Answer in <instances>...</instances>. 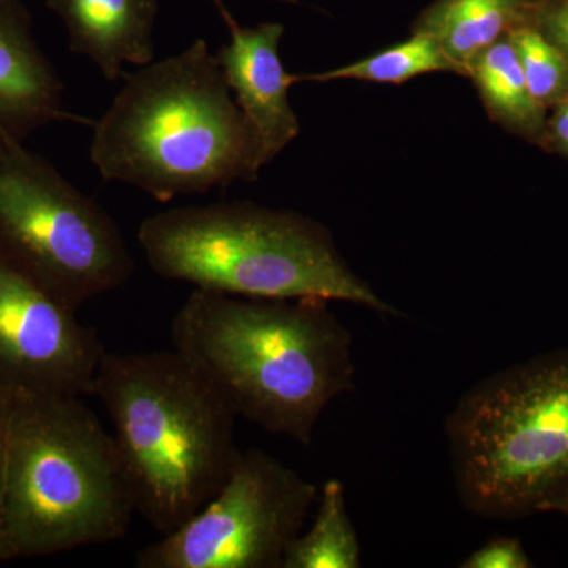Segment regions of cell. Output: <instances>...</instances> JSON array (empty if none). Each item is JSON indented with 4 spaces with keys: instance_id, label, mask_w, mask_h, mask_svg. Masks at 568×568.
<instances>
[{
    "instance_id": "1",
    "label": "cell",
    "mask_w": 568,
    "mask_h": 568,
    "mask_svg": "<svg viewBox=\"0 0 568 568\" xmlns=\"http://www.w3.org/2000/svg\"><path fill=\"white\" fill-rule=\"evenodd\" d=\"M171 339L237 417L302 446L327 406L354 390L353 335L324 298L194 290Z\"/></svg>"
},
{
    "instance_id": "2",
    "label": "cell",
    "mask_w": 568,
    "mask_h": 568,
    "mask_svg": "<svg viewBox=\"0 0 568 568\" xmlns=\"http://www.w3.org/2000/svg\"><path fill=\"white\" fill-rule=\"evenodd\" d=\"M89 153L104 181L160 203L257 175L248 123L203 39L130 73L93 126Z\"/></svg>"
},
{
    "instance_id": "3",
    "label": "cell",
    "mask_w": 568,
    "mask_h": 568,
    "mask_svg": "<svg viewBox=\"0 0 568 568\" xmlns=\"http://www.w3.org/2000/svg\"><path fill=\"white\" fill-rule=\"evenodd\" d=\"M92 395L114 425L138 514L162 536L174 532L230 476L237 414L175 349L106 351Z\"/></svg>"
},
{
    "instance_id": "4",
    "label": "cell",
    "mask_w": 568,
    "mask_h": 568,
    "mask_svg": "<svg viewBox=\"0 0 568 568\" xmlns=\"http://www.w3.org/2000/svg\"><path fill=\"white\" fill-rule=\"evenodd\" d=\"M134 514L114 436L81 398L11 402L0 562L110 544Z\"/></svg>"
},
{
    "instance_id": "5",
    "label": "cell",
    "mask_w": 568,
    "mask_h": 568,
    "mask_svg": "<svg viewBox=\"0 0 568 568\" xmlns=\"http://www.w3.org/2000/svg\"><path fill=\"white\" fill-rule=\"evenodd\" d=\"M138 242L162 278L246 298H324L399 315L351 271L331 233L304 215L253 203L170 209L140 224Z\"/></svg>"
},
{
    "instance_id": "6",
    "label": "cell",
    "mask_w": 568,
    "mask_h": 568,
    "mask_svg": "<svg viewBox=\"0 0 568 568\" xmlns=\"http://www.w3.org/2000/svg\"><path fill=\"white\" fill-rule=\"evenodd\" d=\"M459 499L473 514L519 518L568 489V349L488 376L446 420Z\"/></svg>"
},
{
    "instance_id": "7",
    "label": "cell",
    "mask_w": 568,
    "mask_h": 568,
    "mask_svg": "<svg viewBox=\"0 0 568 568\" xmlns=\"http://www.w3.org/2000/svg\"><path fill=\"white\" fill-rule=\"evenodd\" d=\"M0 246L77 312L134 271L110 213L24 144L0 151Z\"/></svg>"
},
{
    "instance_id": "8",
    "label": "cell",
    "mask_w": 568,
    "mask_h": 568,
    "mask_svg": "<svg viewBox=\"0 0 568 568\" xmlns=\"http://www.w3.org/2000/svg\"><path fill=\"white\" fill-rule=\"evenodd\" d=\"M320 489L260 448L241 450L223 487L174 532L136 555L140 568H282Z\"/></svg>"
},
{
    "instance_id": "9",
    "label": "cell",
    "mask_w": 568,
    "mask_h": 568,
    "mask_svg": "<svg viewBox=\"0 0 568 568\" xmlns=\"http://www.w3.org/2000/svg\"><path fill=\"white\" fill-rule=\"evenodd\" d=\"M104 354L95 328L0 246V394L92 395Z\"/></svg>"
},
{
    "instance_id": "10",
    "label": "cell",
    "mask_w": 568,
    "mask_h": 568,
    "mask_svg": "<svg viewBox=\"0 0 568 568\" xmlns=\"http://www.w3.org/2000/svg\"><path fill=\"white\" fill-rule=\"evenodd\" d=\"M230 28V43L216 54L220 69L235 103L252 132L254 166L275 159L295 140L301 125L290 102L291 74L280 59L284 28L278 22H263L244 28L231 17L223 0H213Z\"/></svg>"
},
{
    "instance_id": "11",
    "label": "cell",
    "mask_w": 568,
    "mask_h": 568,
    "mask_svg": "<svg viewBox=\"0 0 568 568\" xmlns=\"http://www.w3.org/2000/svg\"><path fill=\"white\" fill-rule=\"evenodd\" d=\"M63 82L22 0H0V151L67 118Z\"/></svg>"
},
{
    "instance_id": "12",
    "label": "cell",
    "mask_w": 568,
    "mask_h": 568,
    "mask_svg": "<svg viewBox=\"0 0 568 568\" xmlns=\"http://www.w3.org/2000/svg\"><path fill=\"white\" fill-rule=\"evenodd\" d=\"M47 7L65 26L70 51L91 59L106 81L155 58L159 0H47Z\"/></svg>"
},
{
    "instance_id": "13",
    "label": "cell",
    "mask_w": 568,
    "mask_h": 568,
    "mask_svg": "<svg viewBox=\"0 0 568 568\" xmlns=\"http://www.w3.org/2000/svg\"><path fill=\"white\" fill-rule=\"evenodd\" d=\"M519 0H436L417 18L414 32L428 33L454 63L467 74L480 52L523 22Z\"/></svg>"
},
{
    "instance_id": "14",
    "label": "cell",
    "mask_w": 568,
    "mask_h": 568,
    "mask_svg": "<svg viewBox=\"0 0 568 568\" xmlns=\"http://www.w3.org/2000/svg\"><path fill=\"white\" fill-rule=\"evenodd\" d=\"M467 74L493 119L508 129L534 134L544 123V106L536 102L508 36L497 40L470 62Z\"/></svg>"
},
{
    "instance_id": "15",
    "label": "cell",
    "mask_w": 568,
    "mask_h": 568,
    "mask_svg": "<svg viewBox=\"0 0 568 568\" xmlns=\"http://www.w3.org/2000/svg\"><path fill=\"white\" fill-rule=\"evenodd\" d=\"M362 549L347 514L345 485L332 478L317 496L312 528L286 549L282 568H358Z\"/></svg>"
},
{
    "instance_id": "16",
    "label": "cell",
    "mask_w": 568,
    "mask_h": 568,
    "mask_svg": "<svg viewBox=\"0 0 568 568\" xmlns=\"http://www.w3.org/2000/svg\"><path fill=\"white\" fill-rule=\"evenodd\" d=\"M435 71H457V69L433 37L424 32H414L409 40L377 52L364 61L324 71V73L291 77V80L293 82L357 80L381 82V84H403L420 74L435 73Z\"/></svg>"
},
{
    "instance_id": "17",
    "label": "cell",
    "mask_w": 568,
    "mask_h": 568,
    "mask_svg": "<svg viewBox=\"0 0 568 568\" xmlns=\"http://www.w3.org/2000/svg\"><path fill=\"white\" fill-rule=\"evenodd\" d=\"M507 36L536 102L545 106L568 99V61L558 47L528 22H519Z\"/></svg>"
},
{
    "instance_id": "18",
    "label": "cell",
    "mask_w": 568,
    "mask_h": 568,
    "mask_svg": "<svg viewBox=\"0 0 568 568\" xmlns=\"http://www.w3.org/2000/svg\"><path fill=\"white\" fill-rule=\"evenodd\" d=\"M523 22L544 33L568 61V0H536L523 7Z\"/></svg>"
},
{
    "instance_id": "19",
    "label": "cell",
    "mask_w": 568,
    "mask_h": 568,
    "mask_svg": "<svg viewBox=\"0 0 568 568\" xmlns=\"http://www.w3.org/2000/svg\"><path fill=\"white\" fill-rule=\"evenodd\" d=\"M462 568H529L532 560L523 548L518 538L496 537L484 547L470 552L462 564Z\"/></svg>"
},
{
    "instance_id": "20",
    "label": "cell",
    "mask_w": 568,
    "mask_h": 568,
    "mask_svg": "<svg viewBox=\"0 0 568 568\" xmlns=\"http://www.w3.org/2000/svg\"><path fill=\"white\" fill-rule=\"evenodd\" d=\"M11 399L0 394V523H2L3 495H6L7 457H9V428Z\"/></svg>"
},
{
    "instance_id": "21",
    "label": "cell",
    "mask_w": 568,
    "mask_h": 568,
    "mask_svg": "<svg viewBox=\"0 0 568 568\" xmlns=\"http://www.w3.org/2000/svg\"><path fill=\"white\" fill-rule=\"evenodd\" d=\"M551 132L560 148L568 152V115L562 112H556L551 121Z\"/></svg>"
},
{
    "instance_id": "22",
    "label": "cell",
    "mask_w": 568,
    "mask_h": 568,
    "mask_svg": "<svg viewBox=\"0 0 568 568\" xmlns=\"http://www.w3.org/2000/svg\"><path fill=\"white\" fill-rule=\"evenodd\" d=\"M541 511H556V514L566 515L568 517V489L549 500Z\"/></svg>"
},
{
    "instance_id": "23",
    "label": "cell",
    "mask_w": 568,
    "mask_h": 568,
    "mask_svg": "<svg viewBox=\"0 0 568 568\" xmlns=\"http://www.w3.org/2000/svg\"><path fill=\"white\" fill-rule=\"evenodd\" d=\"M560 106H559V112H562V114H567L568 115V99L564 100V102H560L559 103Z\"/></svg>"
},
{
    "instance_id": "24",
    "label": "cell",
    "mask_w": 568,
    "mask_h": 568,
    "mask_svg": "<svg viewBox=\"0 0 568 568\" xmlns=\"http://www.w3.org/2000/svg\"><path fill=\"white\" fill-rule=\"evenodd\" d=\"M278 2L298 3L297 0H278Z\"/></svg>"
},
{
    "instance_id": "25",
    "label": "cell",
    "mask_w": 568,
    "mask_h": 568,
    "mask_svg": "<svg viewBox=\"0 0 568 568\" xmlns=\"http://www.w3.org/2000/svg\"><path fill=\"white\" fill-rule=\"evenodd\" d=\"M519 2H523V3H530V2H536V0H519Z\"/></svg>"
}]
</instances>
